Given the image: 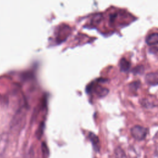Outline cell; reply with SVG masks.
<instances>
[{"label":"cell","mask_w":158,"mask_h":158,"mask_svg":"<svg viewBox=\"0 0 158 158\" xmlns=\"http://www.w3.org/2000/svg\"><path fill=\"white\" fill-rule=\"evenodd\" d=\"M119 66L120 69L122 72H127L131 66L130 62L129 60H128L126 58L122 57L119 62Z\"/></svg>","instance_id":"5b68a950"},{"label":"cell","mask_w":158,"mask_h":158,"mask_svg":"<svg viewBox=\"0 0 158 158\" xmlns=\"http://www.w3.org/2000/svg\"><path fill=\"white\" fill-rule=\"evenodd\" d=\"M89 138L93 144V146L96 151H99L100 149V143L98 137L93 133L90 132L89 133Z\"/></svg>","instance_id":"3957f363"},{"label":"cell","mask_w":158,"mask_h":158,"mask_svg":"<svg viewBox=\"0 0 158 158\" xmlns=\"http://www.w3.org/2000/svg\"><path fill=\"white\" fill-rule=\"evenodd\" d=\"M139 85H140V81H133V82H131V83H130L129 87H130V89L131 90H132L133 91H136L139 87Z\"/></svg>","instance_id":"ba28073f"},{"label":"cell","mask_w":158,"mask_h":158,"mask_svg":"<svg viewBox=\"0 0 158 158\" xmlns=\"http://www.w3.org/2000/svg\"><path fill=\"white\" fill-rule=\"evenodd\" d=\"M154 141L158 145V131L156 133V134L154 137Z\"/></svg>","instance_id":"30bf717a"},{"label":"cell","mask_w":158,"mask_h":158,"mask_svg":"<svg viewBox=\"0 0 158 158\" xmlns=\"http://www.w3.org/2000/svg\"><path fill=\"white\" fill-rule=\"evenodd\" d=\"M148 133V129L141 125H135L131 128V134L136 140L144 139Z\"/></svg>","instance_id":"6da1fadb"},{"label":"cell","mask_w":158,"mask_h":158,"mask_svg":"<svg viewBox=\"0 0 158 158\" xmlns=\"http://www.w3.org/2000/svg\"><path fill=\"white\" fill-rule=\"evenodd\" d=\"M42 151H43V155H44V156L48 155V153H49L48 149L44 143H43V144H42Z\"/></svg>","instance_id":"9c48e42d"},{"label":"cell","mask_w":158,"mask_h":158,"mask_svg":"<svg viewBox=\"0 0 158 158\" xmlns=\"http://www.w3.org/2000/svg\"><path fill=\"white\" fill-rule=\"evenodd\" d=\"M145 81L149 85H158V72H149L145 76Z\"/></svg>","instance_id":"7a4b0ae2"},{"label":"cell","mask_w":158,"mask_h":158,"mask_svg":"<svg viewBox=\"0 0 158 158\" xmlns=\"http://www.w3.org/2000/svg\"><path fill=\"white\" fill-rule=\"evenodd\" d=\"M114 154L115 158H127L125 152L120 146H117L115 149Z\"/></svg>","instance_id":"8992f818"},{"label":"cell","mask_w":158,"mask_h":158,"mask_svg":"<svg viewBox=\"0 0 158 158\" xmlns=\"http://www.w3.org/2000/svg\"><path fill=\"white\" fill-rule=\"evenodd\" d=\"M144 69L143 65H136V67H135L133 69V70H131V72L135 75H137V74L141 75L144 72Z\"/></svg>","instance_id":"52a82bcc"},{"label":"cell","mask_w":158,"mask_h":158,"mask_svg":"<svg viewBox=\"0 0 158 158\" xmlns=\"http://www.w3.org/2000/svg\"><path fill=\"white\" fill-rule=\"evenodd\" d=\"M146 42L149 45L158 44V33L154 32L149 35L146 38Z\"/></svg>","instance_id":"277c9868"}]
</instances>
